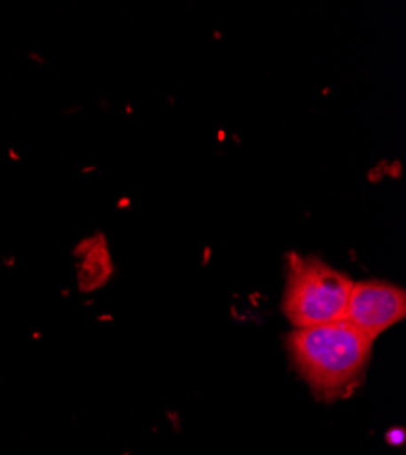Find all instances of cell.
Masks as SVG:
<instances>
[{
  "mask_svg": "<svg viewBox=\"0 0 406 455\" xmlns=\"http://www.w3.org/2000/svg\"><path fill=\"white\" fill-rule=\"evenodd\" d=\"M374 340L348 321L295 328L288 335L291 361L322 399H336L357 383Z\"/></svg>",
  "mask_w": 406,
  "mask_h": 455,
  "instance_id": "obj_1",
  "label": "cell"
},
{
  "mask_svg": "<svg viewBox=\"0 0 406 455\" xmlns=\"http://www.w3.org/2000/svg\"><path fill=\"white\" fill-rule=\"evenodd\" d=\"M354 283L343 272L314 257H290L283 310L295 328L345 319Z\"/></svg>",
  "mask_w": 406,
  "mask_h": 455,
  "instance_id": "obj_2",
  "label": "cell"
},
{
  "mask_svg": "<svg viewBox=\"0 0 406 455\" xmlns=\"http://www.w3.org/2000/svg\"><path fill=\"white\" fill-rule=\"evenodd\" d=\"M406 314V293L402 288L383 281L354 283L345 321L368 339L376 340L385 330L397 324Z\"/></svg>",
  "mask_w": 406,
  "mask_h": 455,
  "instance_id": "obj_3",
  "label": "cell"
},
{
  "mask_svg": "<svg viewBox=\"0 0 406 455\" xmlns=\"http://www.w3.org/2000/svg\"><path fill=\"white\" fill-rule=\"evenodd\" d=\"M388 439H390L392 444H401V443L404 441V432H402L401 428H395V430L388 435Z\"/></svg>",
  "mask_w": 406,
  "mask_h": 455,
  "instance_id": "obj_4",
  "label": "cell"
}]
</instances>
